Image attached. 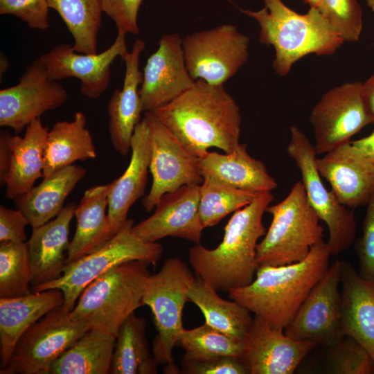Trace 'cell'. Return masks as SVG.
I'll return each instance as SVG.
<instances>
[{"label":"cell","instance_id":"cell-1","mask_svg":"<svg viewBox=\"0 0 374 374\" xmlns=\"http://www.w3.org/2000/svg\"><path fill=\"white\" fill-rule=\"evenodd\" d=\"M150 112L198 158L211 148L230 152L240 143V107L224 84L196 80L178 97Z\"/></svg>","mask_w":374,"mask_h":374},{"label":"cell","instance_id":"cell-46","mask_svg":"<svg viewBox=\"0 0 374 374\" xmlns=\"http://www.w3.org/2000/svg\"><path fill=\"white\" fill-rule=\"evenodd\" d=\"M362 97L371 123H374V73L361 87Z\"/></svg>","mask_w":374,"mask_h":374},{"label":"cell","instance_id":"cell-26","mask_svg":"<svg viewBox=\"0 0 374 374\" xmlns=\"http://www.w3.org/2000/svg\"><path fill=\"white\" fill-rule=\"evenodd\" d=\"M113 182L86 190L76 206V230L70 242L66 265L103 247L116 234L106 210Z\"/></svg>","mask_w":374,"mask_h":374},{"label":"cell","instance_id":"cell-4","mask_svg":"<svg viewBox=\"0 0 374 374\" xmlns=\"http://www.w3.org/2000/svg\"><path fill=\"white\" fill-rule=\"evenodd\" d=\"M263 1L265 6L260 10H239L258 23L259 42L273 47L272 64L277 75H287L293 65L308 55H330L345 42L319 10L310 8L300 14L282 0Z\"/></svg>","mask_w":374,"mask_h":374},{"label":"cell","instance_id":"cell-35","mask_svg":"<svg viewBox=\"0 0 374 374\" xmlns=\"http://www.w3.org/2000/svg\"><path fill=\"white\" fill-rule=\"evenodd\" d=\"M258 193L241 190L204 175L199 185V214L203 227L217 224L224 217L251 203Z\"/></svg>","mask_w":374,"mask_h":374},{"label":"cell","instance_id":"cell-21","mask_svg":"<svg viewBox=\"0 0 374 374\" xmlns=\"http://www.w3.org/2000/svg\"><path fill=\"white\" fill-rule=\"evenodd\" d=\"M145 46L143 40L136 39L131 51L123 59L125 67L123 87L113 91L107 103L111 143L114 150L123 157L130 150L132 137L143 112L139 89L143 80L139 57Z\"/></svg>","mask_w":374,"mask_h":374},{"label":"cell","instance_id":"cell-23","mask_svg":"<svg viewBox=\"0 0 374 374\" xmlns=\"http://www.w3.org/2000/svg\"><path fill=\"white\" fill-rule=\"evenodd\" d=\"M131 158L123 174L112 181L108 198L107 215L116 233L125 224L127 213L145 193L150 160V129L143 117L136 125L131 140Z\"/></svg>","mask_w":374,"mask_h":374},{"label":"cell","instance_id":"cell-43","mask_svg":"<svg viewBox=\"0 0 374 374\" xmlns=\"http://www.w3.org/2000/svg\"><path fill=\"white\" fill-rule=\"evenodd\" d=\"M183 371L188 374H248L242 362L228 357L183 362Z\"/></svg>","mask_w":374,"mask_h":374},{"label":"cell","instance_id":"cell-7","mask_svg":"<svg viewBox=\"0 0 374 374\" xmlns=\"http://www.w3.org/2000/svg\"><path fill=\"white\" fill-rule=\"evenodd\" d=\"M195 278L183 260L168 258L157 273L150 275L143 297L142 304L150 308L157 330L153 355L159 364L166 365L167 373H178L172 350L184 329L183 310Z\"/></svg>","mask_w":374,"mask_h":374},{"label":"cell","instance_id":"cell-2","mask_svg":"<svg viewBox=\"0 0 374 374\" xmlns=\"http://www.w3.org/2000/svg\"><path fill=\"white\" fill-rule=\"evenodd\" d=\"M273 200L271 191L258 193L251 203L234 212L217 247L208 249L199 243L190 249L189 262L197 276L217 292H229L253 281L259 267L258 241L267 231L262 216Z\"/></svg>","mask_w":374,"mask_h":374},{"label":"cell","instance_id":"cell-14","mask_svg":"<svg viewBox=\"0 0 374 374\" xmlns=\"http://www.w3.org/2000/svg\"><path fill=\"white\" fill-rule=\"evenodd\" d=\"M362 82H346L322 95L313 107L309 122L314 133L317 154L350 142L370 124L361 93Z\"/></svg>","mask_w":374,"mask_h":374},{"label":"cell","instance_id":"cell-31","mask_svg":"<svg viewBox=\"0 0 374 374\" xmlns=\"http://www.w3.org/2000/svg\"><path fill=\"white\" fill-rule=\"evenodd\" d=\"M211 285L196 276L188 291V301L197 305L211 328L242 341L253 317L240 303L220 297Z\"/></svg>","mask_w":374,"mask_h":374},{"label":"cell","instance_id":"cell-44","mask_svg":"<svg viewBox=\"0 0 374 374\" xmlns=\"http://www.w3.org/2000/svg\"><path fill=\"white\" fill-rule=\"evenodd\" d=\"M29 222L19 209L0 206V242H26V226Z\"/></svg>","mask_w":374,"mask_h":374},{"label":"cell","instance_id":"cell-22","mask_svg":"<svg viewBox=\"0 0 374 374\" xmlns=\"http://www.w3.org/2000/svg\"><path fill=\"white\" fill-rule=\"evenodd\" d=\"M77 204L70 203L53 219L33 229L28 241L31 268L30 288L59 278L66 266L70 224Z\"/></svg>","mask_w":374,"mask_h":374},{"label":"cell","instance_id":"cell-19","mask_svg":"<svg viewBox=\"0 0 374 374\" xmlns=\"http://www.w3.org/2000/svg\"><path fill=\"white\" fill-rule=\"evenodd\" d=\"M199 185H184L164 194L154 213L134 225L132 233L148 242L171 236L200 243L204 228L199 214Z\"/></svg>","mask_w":374,"mask_h":374},{"label":"cell","instance_id":"cell-33","mask_svg":"<svg viewBox=\"0 0 374 374\" xmlns=\"http://www.w3.org/2000/svg\"><path fill=\"white\" fill-rule=\"evenodd\" d=\"M146 321L132 313L116 336L110 373L155 374L159 365L145 336Z\"/></svg>","mask_w":374,"mask_h":374},{"label":"cell","instance_id":"cell-29","mask_svg":"<svg viewBox=\"0 0 374 374\" xmlns=\"http://www.w3.org/2000/svg\"><path fill=\"white\" fill-rule=\"evenodd\" d=\"M84 168L72 164L43 177L42 181L28 193L15 198L14 203L28 220L33 229L55 218L63 209L68 195L84 177Z\"/></svg>","mask_w":374,"mask_h":374},{"label":"cell","instance_id":"cell-49","mask_svg":"<svg viewBox=\"0 0 374 374\" xmlns=\"http://www.w3.org/2000/svg\"><path fill=\"white\" fill-rule=\"evenodd\" d=\"M1 60H2L1 61V66H3V67H1V75H2V73H3L6 70L4 66H8V61L5 57H1Z\"/></svg>","mask_w":374,"mask_h":374},{"label":"cell","instance_id":"cell-27","mask_svg":"<svg viewBox=\"0 0 374 374\" xmlns=\"http://www.w3.org/2000/svg\"><path fill=\"white\" fill-rule=\"evenodd\" d=\"M48 128L40 118L33 121L23 136H10L11 159L6 176V197L10 199L28 193L44 177V153Z\"/></svg>","mask_w":374,"mask_h":374},{"label":"cell","instance_id":"cell-18","mask_svg":"<svg viewBox=\"0 0 374 374\" xmlns=\"http://www.w3.org/2000/svg\"><path fill=\"white\" fill-rule=\"evenodd\" d=\"M242 343V362L248 374H292L317 346L291 338L256 316Z\"/></svg>","mask_w":374,"mask_h":374},{"label":"cell","instance_id":"cell-28","mask_svg":"<svg viewBox=\"0 0 374 374\" xmlns=\"http://www.w3.org/2000/svg\"><path fill=\"white\" fill-rule=\"evenodd\" d=\"M202 176L209 175L235 188L260 193L277 188L275 179L260 160L252 157L246 144L240 143L233 151H208L199 158Z\"/></svg>","mask_w":374,"mask_h":374},{"label":"cell","instance_id":"cell-34","mask_svg":"<svg viewBox=\"0 0 374 374\" xmlns=\"http://www.w3.org/2000/svg\"><path fill=\"white\" fill-rule=\"evenodd\" d=\"M61 17L73 38L74 51L98 53V37L103 13L100 0H47Z\"/></svg>","mask_w":374,"mask_h":374},{"label":"cell","instance_id":"cell-9","mask_svg":"<svg viewBox=\"0 0 374 374\" xmlns=\"http://www.w3.org/2000/svg\"><path fill=\"white\" fill-rule=\"evenodd\" d=\"M287 152L301 172L310 204L328 227L329 238L326 244L331 255L341 253L355 239L357 222L353 210L341 204L334 193L324 186L316 167L317 154L314 144L294 125L290 127Z\"/></svg>","mask_w":374,"mask_h":374},{"label":"cell","instance_id":"cell-40","mask_svg":"<svg viewBox=\"0 0 374 374\" xmlns=\"http://www.w3.org/2000/svg\"><path fill=\"white\" fill-rule=\"evenodd\" d=\"M0 15H13L33 29L50 27L47 0H0Z\"/></svg>","mask_w":374,"mask_h":374},{"label":"cell","instance_id":"cell-42","mask_svg":"<svg viewBox=\"0 0 374 374\" xmlns=\"http://www.w3.org/2000/svg\"><path fill=\"white\" fill-rule=\"evenodd\" d=\"M143 0H100L103 13L115 24L118 32L138 34V13Z\"/></svg>","mask_w":374,"mask_h":374},{"label":"cell","instance_id":"cell-20","mask_svg":"<svg viewBox=\"0 0 374 374\" xmlns=\"http://www.w3.org/2000/svg\"><path fill=\"white\" fill-rule=\"evenodd\" d=\"M315 163L321 177L346 207L366 206L374 195V166L350 141L317 157Z\"/></svg>","mask_w":374,"mask_h":374},{"label":"cell","instance_id":"cell-16","mask_svg":"<svg viewBox=\"0 0 374 374\" xmlns=\"http://www.w3.org/2000/svg\"><path fill=\"white\" fill-rule=\"evenodd\" d=\"M125 36V33L118 32L113 44L99 53H78L71 45L61 44L39 59L51 80L58 82L69 78H78L81 93L88 98L97 99L109 87L114 61L118 57L123 60L129 52Z\"/></svg>","mask_w":374,"mask_h":374},{"label":"cell","instance_id":"cell-41","mask_svg":"<svg viewBox=\"0 0 374 374\" xmlns=\"http://www.w3.org/2000/svg\"><path fill=\"white\" fill-rule=\"evenodd\" d=\"M358 258V273L364 278L374 281V195L366 204L362 235L355 244Z\"/></svg>","mask_w":374,"mask_h":374},{"label":"cell","instance_id":"cell-11","mask_svg":"<svg viewBox=\"0 0 374 374\" xmlns=\"http://www.w3.org/2000/svg\"><path fill=\"white\" fill-rule=\"evenodd\" d=\"M182 45L192 78L211 84H224L249 58V37L229 24L188 35Z\"/></svg>","mask_w":374,"mask_h":374},{"label":"cell","instance_id":"cell-50","mask_svg":"<svg viewBox=\"0 0 374 374\" xmlns=\"http://www.w3.org/2000/svg\"><path fill=\"white\" fill-rule=\"evenodd\" d=\"M368 7L374 12V0H366Z\"/></svg>","mask_w":374,"mask_h":374},{"label":"cell","instance_id":"cell-32","mask_svg":"<svg viewBox=\"0 0 374 374\" xmlns=\"http://www.w3.org/2000/svg\"><path fill=\"white\" fill-rule=\"evenodd\" d=\"M116 337L89 329L51 365L49 374L110 373Z\"/></svg>","mask_w":374,"mask_h":374},{"label":"cell","instance_id":"cell-17","mask_svg":"<svg viewBox=\"0 0 374 374\" xmlns=\"http://www.w3.org/2000/svg\"><path fill=\"white\" fill-rule=\"evenodd\" d=\"M182 39L177 33L162 35L143 69L139 95L143 112L160 107L193 86Z\"/></svg>","mask_w":374,"mask_h":374},{"label":"cell","instance_id":"cell-48","mask_svg":"<svg viewBox=\"0 0 374 374\" xmlns=\"http://www.w3.org/2000/svg\"><path fill=\"white\" fill-rule=\"evenodd\" d=\"M310 8H314L320 11L321 0H303Z\"/></svg>","mask_w":374,"mask_h":374},{"label":"cell","instance_id":"cell-37","mask_svg":"<svg viewBox=\"0 0 374 374\" xmlns=\"http://www.w3.org/2000/svg\"><path fill=\"white\" fill-rule=\"evenodd\" d=\"M30 280L28 242H0V298L30 294Z\"/></svg>","mask_w":374,"mask_h":374},{"label":"cell","instance_id":"cell-38","mask_svg":"<svg viewBox=\"0 0 374 374\" xmlns=\"http://www.w3.org/2000/svg\"><path fill=\"white\" fill-rule=\"evenodd\" d=\"M328 365L330 373L374 374V362L368 350L347 335L329 347Z\"/></svg>","mask_w":374,"mask_h":374},{"label":"cell","instance_id":"cell-36","mask_svg":"<svg viewBox=\"0 0 374 374\" xmlns=\"http://www.w3.org/2000/svg\"><path fill=\"white\" fill-rule=\"evenodd\" d=\"M177 345L184 350L183 362H202L228 357L242 362L243 343L211 328L205 323L184 329Z\"/></svg>","mask_w":374,"mask_h":374},{"label":"cell","instance_id":"cell-8","mask_svg":"<svg viewBox=\"0 0 374 374\" xmlns=\"http://www.w3.org/2000/svg\"><path fill=\"white\" fill-rule=\"evenodd\" d=\"M133 226V220L128 218L103 247L67 264L59 278L30 288L31 292L59 289L64 294V305L71 312L84 289L110 269L132 260L156 265L162 256L163 247L159 243L145 242L138 238L132 231Z\"/></svg>","mask_w":374,"mask_h":374},{"label":"cell","instance_id":"cell-5","mask_svg":"<svg viewBox=\"0 0 374 374\" xmlns=\"http://www.w3.org/2000/svg\"><path fill=\"white\" fill-rule=\"evenodd\" d=\"M149 265L129 261L99 276L80 294L70 312L71 319L116 337L124 321L143 305Z\"/></svg>","mask_w":374,"mask_h":374},{"label":"cell","instance_id":"cell-6","mask_svg":"<svg viewBox=\"0 0 374 374\" xmlns=\"http://www.w3.org/2000/svg\"><path fill=\"white\" fill-rule=\"evenodd\" d=\"M266 211L271 222L256 247L259 266H280L299 262L311 248L323 241L324 229L310 204L301 180L296 181L280 202Z\"/></svg>","mask_w":374,"mask_h":374},{"label":"cell","instance_id":"cell-30","mask_svg":"<svg viewBox=\"0 0 374 374\" xmlns=\"http://www.w3.org/2000/svg\"><path fill=\"white\" fill-rule=\"evenodd\" d=\"M96 148L87 128V118L77 112L73 119L55 123L48 130L44 153V177L77 161L95 159Z\"/></svg>","mask_w":374,"mask_h":374},{"label":"cell","instance_id":"cell-47","mask_svg":"<svg viewBox=\"0 0 374 374\" xmlns=\"http://www.w3.org/2000/svg\"><path fill=\"white\" fill-rule=\"evenodd\" d=\"M350 142L355 147L360 150L374 166V130L368 136Z\"/></svg>","mask_w":374,"mask_h":374},{"label":"cell","instance_id":"cell-25","mask_svg":"<svg viewBox=\"0 0 374 374\" xmlns=\"http://www.w3.org/2000/svg\"><path fill=\"white\" fill-rule=\"evenodd\" d=\"M341 330L359 341L374 362V281L341 261Z\"/></svg>","mask_w":374,"mask_h":374},{"label":"cell","instance_id":"cell-3","mask_svg":"<svg viewBox=\"0 0 374 374\" xmlns=\"http://www.w3.org/2000/svg\"><path fill=\"white\" fill-rule=\"evenodd\" d=\"M330 255L322 241L301 261L259 266L250 284L230 290L229 296L271 328L284 330L327 271Z\"/></svg>","mask_w":374,"mask_h":374},{"label":"cell","instance_id":"cell-10","mask_svg":"<svg viewBox=\"0 0 374 374\" xmlns=\"http://www.w3.org/2000/svg\"><path fill=\"white\" fill-rule=\"evenodd\" d=\"M89 329L87 324L72 320L62 304L26 330L0 373L49 374L53 363Z\"/></svg>","mask_w":374,"mask_h":374},{"label":"cell","instance_id":"cell-15","mask_svg":"<svg viewBox=\"0 0 374 374\" xmlns=\"http://www.w3.org/2000/svg\"><path fill=\"white\" fill-rule=\"evenodd\" d=\"M66 90L51 80L39 58L26 68L18 84L0 90V126L21 133L45 112L61 107Z\"/></svg>","mask_w":374,"mask_h":374},{"label":"cell","instance_id":"cell-13","mask_svg":"<svg viewBox=\"0 0 374 374\" xmlns=\"http://www.w3.org/2000/svg\"><path fill=\"white\" fill-rule=\"evenodd\" d=\"M341 260L330 265L314 286L296 315L285 328L291 338L330 347L343 337L341 294L339 291Z\"/></svg>","mask_w":374,"mask_h":374},{"label":"cell","instance_id":"cell-12","mask_svg":"<svg viewBox=\"0 0 374 374\" xmlns=\"http://www.w3.org/2000/svg\"><path fill=\"white\" fill-rule=\"evenodd\" d=\"M143 117L150 129L149 170L152 182L142 204L150 212L164 194L184 185L201 184L203 176L199 158L190 153L152 112H145Z\"/></svg>","mask_w":374,"mask_h":374},{"label":"cell","instance_id":"cell-24","mask_svg":"<svg viewBox=\"0 0 374 374\" xmlns=\"http://www.w3.org/2000/svg\"><path fill=\"white\" fill-rule=\"evenodd\" d=\"M64 301L59 289L0 298V370L9 364L18 341L26 330Z\"/></svg>","mask_w":374,"mask_h":374},{"label":"cell","instance_id":"cell-45","mask_svg":"<svg viewBox=\"0 0 374 374\" xmlns=\"http://www.w3.org/2000/svg\"><path fill=\"white\" fill-rule=\"evenodd\" d=\"M11 134L7 130H1L0 133V184L4 186L6 176L9 170L11 150L10 137Z\"/></svg>","mask_w":374,"mask_h":374},{"label":"cell","instance_id":"cell-39","mask_svg":"<svg viewBox=\"0 0 374 374\" xmlns=\"http://www.w3.org/2000/svg\"><path fill=\"white\" fill-rule=\"evenodd\" d=\"M320 12L344 42L359 39L363 19L358 0H321Z\"/></svg>","mask_w":374,"mask_h":374}]
</instances>
